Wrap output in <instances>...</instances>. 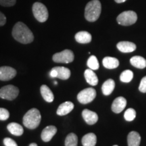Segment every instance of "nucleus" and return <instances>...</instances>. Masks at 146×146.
Wrapping results in <instances>:
<instances>
[{
	"label": "nucleus",
	"instance_id": "11",
	"mask_svg": "<svg viewBox=\"0 0 146 146\" xmlns=\"http://www.w3.org/2000/svg\"><path fill=\"white\" fill-rule=\"evenodd\" d=\"M82 116L84 120L89 125H93L96 124L98 120V116L97 113L89 110L88 109L83 110L82 112Z\"/></svg>",
	"mask_w": 146,
	"mask_h": 146
},
{
	"label": "nucleus",
	"instance_id": "5",
	"mask_svg": "<svg viewBox=\"0 0 146 146\" xmlns=\"http://www.w3.org/2000/svg\"><path fill=\"white\" fill-rule=\"evenodd\" d=\"M137 15L133 11H125L118 16L116 21L118 23L123 26H130L136 23Z\"/></svg>",
	"mask_w": 146,
	"mask_h": 146
},
{
	"label": "nucleus",
	"instance_id": "31",
	"mask_svg": "<svg viewBox=\"0 0 146 146\" xmlns=\"http://www.w3.org/2000/svg\"><path fill=\"white\" fill-rule=\"evenodd\" d=\"M3 144L5 146H18L16 142L12 139L6 137L3 139Z\"/></svg>",
	"mask_w": 146,
	"mask_h": 146
},
{
	"label": "nucleus",
	"instance_id": "35",
	"mask_svg": "<svg viewBox=\"0 0 146 146\" xmlns=\"http://www.w3.org/2000/svg\"><path fill=\"white\" fill-rule=\"evenodd\" d=\"M29 146H38V145H37V144L35 143H31L30 145H29Z\"/></svg>",
	"mask_w": 146,
	"mask_h": 146
},
{
	"label": "nucleus",
	"instance_id": "19",
	"mask_svg": "<svg viewBox=\"0 0 146 146\" xmlns=\"http://www.w3.org/2000/svg\"><path fill=\"white\" fill-rule=\"evenodd\" d=\"M84 75H85V80L89 85H92V86H96V85H98V78L93 70H91L90 68L85 70Z\"/></svg>",
	"mask_w": 146,
	"mask_h": 146
},
{
	"label": "nucleus",
	"instance_id": "37",
	"mask_svg": "<svg viewBox=\"0 0 146 146\" xmlns=\"http://www.w3.org/2000/svg\"><path fill=\"white\" fill-rule=\"evenodd\" d=\"M113 146H118V145H113Z\"/></svg>",
	"mask_w": 146,
	"mask_h": 146
},
{
	"label": "nucleus",
	"instance_id": "34",
	"mask_svg": "<svg viewBox=\"0 0 146 146\" xmlns=\"http://www.w3.org/2000/svg\"><path fill=\"white\" fill-rule=\"evenodd\" d=\"M127 1V0H115V1H116V3H123L125 2V1Z\"/></svg>",
	"mask_w": 146,
	"mask_h": 146
},
{
	"label": "nucleus",
	"instance_id": "33",
	"mask_svg": "<svg viewBox=\"0 0 146 146\" xmlns=\"http://www.w3.org/2000/svg\"><path fill=\"white\" fill-rule=\"evenodd\" d=\"M6 23V17L2 12H0V27H2Z\"/></svg>",
	"mask_w": 146,
	"mask_h": 146
},
{
	"label": "nucleus",
	"instance_id": "17",
	"mask_svg": "<svg viewBox=\"0 0 146 146\" xmlns=\"http://www.w3.org/2000/svg\"><path fill=\"white\" fill-rule=\"evenodd\" d=\"M76 41L79 43L82 44H85V43H89L91 41L92 36L87 31H80L78 32L75 35Z\"/></svg>",
	"mask_w": 146,
	"mask_h": 146
},
{
	"label": "nucleus",
	"instance_id": "7",
	"mask_svg": "<svg viewBox=\"0 0 146 146\" xmlns=\"http://www.w3.org/2000/svg\"><path fill=\"white\" fill-rule=\"evenodd\" d=\"M96 97V91L94 88H86L80 91L77 95V100L82 104H87L94 101Z\"/></svg>",
	"mask_w": 146,
	"mask_h": 146
},
{
	"label": "nucleus",
	"instance_id": "10",
	"mask_svg": "<svg viewBox=\"0 0 146 146\" xmlns=\"http://www.w3.org/2000/svg\"><path fill=\"white\" fill-rule=\"evenodd\" d=\"M56 133H57V128L55 126H47L42 131L41 135V139L44 142L50 141Z\"/></svg>",
	"mask_w": 146,
	"mask_h": 146
},
{
	"label": "nucleus",
	"instance_id": "22",
	"mask_svg": "<svg viewBox=\"0 0 146 146\" xmlns=\"http://www.w3.org/2000/svg\"><path fill=\"white\" fill-rule=\"evenodd\" d=\"M96 135L92 133H87L82 138V144L83 146H96Z\"/></svg>",
	"mask_w": 146,
	"mask_h": 146
},
{
	"label": "nucleus",
	"instance_id": "1",
	"mask_svg": "<svg viewBox=\"0 0 146 146\" xmlns=\"http://www.w3.org/2000/svg\"><path fill=\"white\" fill-rule=\"evenodd\" d=\"M14 39L23 44H29L34 40V35L30 29L22 22L14 25L12 32Z\"/></svg>",
	"mask_w": 146,
	"mask_h": 146
},
{
	"label": "nucleus",
	"instance_id": "36",
	"mask_svg": "<svg viewBox=\"0 0 146 146\" xmlns=\"http://www.w3.org/2000/svg\"><path fill=\"white\" fill-rule=\"evenodd\" d=\"M54 84H55V85H57V81H55V82H54Z\"/></svg>",
	"mask_w": 146,
	"mask_h": 146
},
{
	"label": "nucleus",
	"instance_id": "13",
	"mask_svg": "<svg viewBox=\"0 0 146 146\" xmlns=\"http://www.w3.org/2000/svg\"><path fill=\"white\" fill-rule=\"evenodd\" d=\"M117 48L118 50L123 53H130L134 52L137 47L135 43L129 41H120L117 43Z\"/></svg>",
	"mask_w": 146,
	"mask_h": 146
},
{
	"label": "nucleus",
	"instance_id": "8",
	"mask_svg": "<svg viewBox=\"0 0 146 146\" xmlns=\"http://www.w3.org/2000/svg\"><path fill=\"white\" fill-rule=\"evenodd\" d=\"M52 59L56 63H70L74 59V53L70 50H64L62 52L54 54Z\"/></svg>",
	"mask_w": 146,
	"mask_h": 146
},
{
	"label": "nucleus",
	"instance_id": "3",
	"mask_svg": "<svg viewBox=\"0 0 146 146\" xmlns=\"http://www.w3.org/2000/svg\"><path fill=\"white\" fill-rule=\"evenodd\" d=\"M102 12V5L99 0H92L87 3L85 9V18L89 22L98 19Z\"/></svg>",
	"mask_w": 146,
	"mask_h": 146
},
{
	"label": "nucleus",
	"instance_id": "30",
	"mask_svg": "<svg viewBox=\"0 0 146 146\" xmlns=\"http://www.w3.org/2000/svg\"><path fill=\"white\" fill-rule=\"evenodd\" d=\"M16 3V0H0V5L4 7H12Z\"/></svg>",
	"mask_w": 146,
	"mask_h": 146
},
{
	"label": "nucleus",
	"instance_id": "4",
	"mask_svg": "<svg viewBox=\"0 0 146 146\" xmlns=\"http://www.w3.org/2000/svg\"><path fill=\"white\" fill-rule=\"evenodd\" d=\"M32 10L35 19L39 23H45L48 19V10L46 6L43 3L35 2L33 5Z\"/></svg>",
	"mask_w": 146,
	"mask_h": 146
},
{
	"label": "nucleus",
	"instance_id": "6",
	"mask_svg": "<svg viewBox=\"0 0 146 146\" xmlns=\"http://www.w3.org/2000/svg\"><path fill=\"white\" fill-rule=\"evenodd\" d=\"M18 94L19 89L14 85H5L0 89V98L1 99L12 101L17 98Z\"/></svg>",
	"mask_w": 146,
	"mask_h": 146
},
{
	"label": "nucleus",
	"instance_id": "16",
	"mask_svg": "<svg viewBox=\"0 0 146 146\" xmlns=\"http://www.w3.org/2000/svg\"><path fill=\"white\" fill-rule=\"evenodd\" d=\"M40 91H41V94L45 101L49 103H51L54 101V96L52 90L49 88L48 86L45 85H43L41 86L40 88Z\"/></svg>",
	"mask_w": 146,
	"mask_h": 146
},
{
	"label": "nucleus",
	"instance_id": "32",
	"mask_svg": "<svg viewBox=\"0 0 146 146\" xmlns=\"http://www.w3.org/2000/svg\"><path fill=\"white\" fill-rule=\"evenodd\" d=\"M139 90L142 93H146V76L141 79L139 87Z\"/></svg>",
	"mask_w": 146,
	"mask_h": 146
},
{
	"label": "nucleus",
	"instance_id": "15",
	"mask_svg": "<svg viewBox=\"0 0 146 146\" xmlns=\"http://www.w3.org/2000/svg\"><path fill=\"white\" fill-rule=\"evenodd\" d=\"M54 70L56 71L57 76L56 78L62 80H67L70 78L71 75V72L68 68L62 66H56L53 68Z\"/></svg>",
	"mask_w": 146,
	"mask_h": 146
},
{
	"label": "nucleus",
	"instance_id": "12",
	"mask_svg": "<svg viewBox=\"0 0 146 146\" xmlns=\"http://www.w3.org/2000/svg\"><path fill=\"white\" fill-rule=\"evenodd\" d=\"M127 106V100L123 97H118L114 100L112 104V110L114 113H120Z\"/></svg>",
	"mask_w": 146,
	"mask_h": 146
},
{
	"label": "nucleus",
	"instance_id": "2",
	"mask_svg": "<svg viewBox=\"0 0 146 146\" xmlns=\"http://www.w3.org/2000/svg\"><path fill=\"white\" fill-rule=\"evenodd\" d=\"M41 120V115L36 108H31L23 116V125L29 129H35L39 127Z\"/></svg>",
	"mask_w": 146,
	"mask_h": 146
},
{
	"label": "nucleus",
	"instance_id": "27",
	"mask_svg": "<svg viewBox=\"0 0 146 146\" xmlns=\"http://www.w3.org/2000/svg\"><path fill=\"white\" fill-rule=\"evenodd\" d=\"M133 78V72L130 70L123 71L120 76V81L123 83H129L132 81Z\"/></svg>",
	"mask_w": 146,
	"mask_h": 146
},
{
	"label": "nucleus",
	"instance_id": "18",
	"mask_svg": "<svg viewBox=\"0 0 146 146\" xmlns=\"http://www.w3.org/2000/svg\"><path fill=\"white\" fill-rule=\"evenodd\" d=\"M7 129L13 135L19 137L24 133L23 127L21 125L16 123H11L7 126Z\"/></svg>",
	"mask_w": 146,
	"mask_h": 146
},
{
	"label": "nucleus",
	"instance_id": "26",
	"mask_svg": "<svg viewBox=\"0 0 146 146\" xmlns=\"http://www.w3.org/2000/svg\"><path fill=\"white\" fill-rule=\"evenodd\" d=\"M87 66L93 70H96L100 68V64L98 60L95 56H91L89 58L87 62Z\"/></svg>",
	"mask_w": 146,
	"mask_h": 146
},
{
	"label": "nucleus",
	"instance_id": "29",
	"mask_svg": "<svg viewBox=\"0 0 146 146\" xmlns=\"http://www.w3.org/2000/svg\"><path fill=\"white\" fill-rule=\"evenodd\" d=\"M10 117V112L7 109L0 108V120H6Z\"/></svg>",
	"mask_w": 146,
	"mask_h": 146
},
{
	"label": "nucleus",
	"instance_id": "28",
	"mask_svg": "<svg viewBox=\"0 0 146 146\" xmlns=\"http://www.w3.org/2000/svg\"><path fill=\"white\" fill-rule=\"evenodd\" d=\"M124 117L127 121H133L136 117V112L134 109L129 108L125 111Z\"/></svg>",
	"mask_w": 146,
	"mask_h": 146
},
{
	"label": "nucleus",
	"instance_id": "20",
	"mask_svg": "<svg viewBox=\"0 0 146 146\" xmlns=\"http://www.w3.org/2000/svg\"><path fill=\"white\" fill-rule=\"evenodd\" d=\"M128 146H139L141 142V137L136 131H131L128 135Z\"/></svg>",
	"mask_w": 146,
	"mask_h": 146
},
{
	"label": "nucleus",
	"instance_id": "14",
	"mask_svg": "<svg viewBox=\"0 0 146 146\" xmlns=\"http://www.w3.org/2000/svg\"><path fill=\"white\" fill-rule=\"evenodd\" d=\"M73 109H74V104L72 102H65L59 106L56 113L59 116H65L69 114Z\"/></svg>",
	"mask_w": 146,
	"mask_h": 146
},
{
	"label": "nucleus",
	"instance_id": "23",
	"mask_svg": "<svg viewBox=\"0 0 146 146\" xmlns=\"http://www.w3.org/2000/svg\"><path fill=\"white\" fill-rule=\"evenodd\" d=\"M130 62L135 68L143 69L146 67V60L141 56H133L131 58Z\"/></svg>",
	"mask_w": 146,
	"mask_h": 146
},
{
	"label": "nucleus",
	"instance_id": "9",
	"mask_svg": "<svg viewBox=\"0 0 146 146\" xmlns=\"http://www.w3.org/2000/svg\"><path fill=\"white\" fill-rule=\"evenodd\" d=\"M17 72L14 68L8 66L0 67V81H8L15 77Z\"/></svg>",
	"mask_w": 146,
	"mask_h": 146
},
{
	"label": "nucleus",
	"instance_id": "25",
	"mask_svg": "<svg viewBox=\"0 0 146 146\" xmlns=\"http://www.w3.org/2000/svg\"><path fill=\"white\" fill-rule=\"evenodd\" d=\"M78 137L76 134L71 133L67 135L65 139V146H77Z\"/></svg>",
	"mask_w": 146,
	"mask_h": 146
},
{
	"label": "nucleus",
	"instance_id": "21",
	"mask_svg": "<svg viewBox=\"0 0 146 146\" xmlns=\"http://www.w3.org/2000/svg\"><path fill=\"white\" fill-rule=\"evenodd\" d=\"M104 66L108 69H114L119 66V61L118 59L112 57H105L102 60Z\"/></svg>",
	"mask_w": 146,
	"mask_h": 146
},
{
	"label": "nucleus",
	"instance_id": "24",
	"mask_svg": "<svg viewBox=\"0 0 146 146\" xmlns=\"http://www.w3.org/2000/svg\"><path fill=\"white\" fill-rule=\"evenodd\" d=\"M115 87V82L114 80L111 79H108L107 81H106L102 85V92L105 96H109L112 94V92L114 91Z\"/></svg>",
	"mask_w": 146,
	"mask_h": 146
}]
</instances>
